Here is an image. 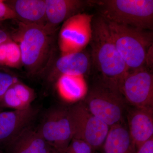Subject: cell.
I'll list each match as a JSON object with an SVG mask.
<instances>
[{"mask_svg":"<svg viewBox=\"0 0 153 153\" xmlns=\"http://www.w3.org/2000/svg\"><path fill=\"white\" fill-rule=\"evenodd\" d=\"M104 20L129 71L143 67L151 68L153 64V33L150 30Z\"/></svg>","mask_w":153,"mask_h":153,"instance_id":"6da1fadb","label":"cell"},{"mask_svg":"<svg viewBox=\"0 0 153 153\" xmlns=\"http://www.w3.org/2000/svg\"><path fill=\"white\" fill-rule=\"evenodd\" d=\"M90 43L92 61L101 74L102 81L118 88L119 82L128 69L100 16L94 18Z\"/></svg>","mask_w":153,"mask_h":153,"instance_id":"7a4b0ae2","label":"cell"},{"mask_svg":"<svg viewBox=\"0 0 153 153\" xmlns=\"http://www.w3.org/2000/svg\"><path fill=\"white\" fill-rule=\"evenodd\" d=\"M52 34L44 26L21 22L13 37L21 52L22 66L31 74L41 71L52 49Z\"/></svg>","mask_w":153,"mask_h":153,"instance_id":"3957f363","label":"cell"},{"mask_svg":"<svg viewBox=\"0 0 153 153\" xmlns=\"http://www.w3.org/2000/svg\"><path fill=\"white\" fill-rule=\"evenodd\" d=\"M98 7L99 16L106 21L142 30L153 27L152 0L91 1Z\"/></svg>","mask_w":153,"mask_h":153,"instance_id":"277c9868","label":"cell"},{"mask_svg":"<svg viewBox=\"0 0 153 153\" xmlns=\"http://www.w3.org/2000/svg\"><path fill=\"white\" fill-rule=\"evenodd\" d=\"M89 111L108 126L123 123L125 99L118 88L101 81L84 102Z\"/></svg>","mask_w":153,"mask_h":153,"instance_id":"5b68a950","label":"cell"},{"mask_svg":"<svg viewBox=\"0 0 153 153\" xmlns=\"http://www.w3.org/2000/svg\"><path fill=\"white\" fill-rule=\"evenodd\" d=\"M37 130L55 150L65 153L74 137L69 109L55 108L50 110Z\"/></svg>","mask_w":153,"mask_h":153,"instance_id":"8992f818","label":"cell"},{"mask_svg":"<svg viewBox=\"0 0 153 153\" xmlns=\"http://www.w3.org/2000/svg\"><path fill=\"white\" fill-rule=\"evenodd\" d=\"M120 93L137 108H153V75L147 67L129 71L119 82Z\"/></svg>","mask_w":153,"mask_h":153,"instance_id":"52a82bcc","label":"cell"},{"mask_svg":"<svg viewBox=\"0 0 153 153\" xmlns=\"http://www.w3.org/2000/svg\"><path fill=\"white\" fill-rule=\"evenodd\" d=\"M68 109L74 128L73 138L85 142L93 150L102 146L110 127L92 114L84 102Z\"/></svg>","mask_w":153,"mask_h":153,"instance_id":"ba28073f","label":"cell"},{"mask_svg":"<svg viewBox=\"0 0 153 153\" xmlns=\"http://www.w3.org/2000/svg\"><path fill=\"white\" fill-rule=\"evenodd\" d=\"M93 15L79 13L63 22L59 34L61 55L82 51L92 37Z\"/></svg>","mask_w":153,"mask_h":153,"instance_id":"9c48e42d","label":"cell"},{"mask_svg":"<svg viewBox=\"0 0 153 153\" xmlns=\"http://www.w3.org/2000/svg\"><path fill=\"white\" fill-rule=\"evenodd\" d=\"M38 112L32 105L25 109L0 111V149L30 126Z\"/></svg>","mask_w":153,"mask_h":153,"instance_id":"30bf717a","label":"cell"},{"mask_svg":"<svg viewBox=\"0 0 153 153\" xmlns=\"http://www.w3.org/2000/svg\"><path fill=\"white\" fill-rule=\"evenodd\" d=\"M45 1L46 24L44 27L52 34L61 23L81 13L88 7L93 6L91 1L45 0Z\"/></svg>","mask_w":153,"mask_h":153,"instance_id":"8fae6325","label":"cell"},{"mask_svg":"<svg viewBox=\"0 0 153 153\" xmlns=\"http://www.w3.org/2000/svg\"><path fill=\"white\" fill-rule=\"evenodd\" d=\"M54 150L31 126L9 142L1 150L4 153H50Z\"/></svg>","mask_w":153,"mask_h":153,"instance_id":"7c38bea8","label":"cell"},{"mask_svg":"<svg viewBox=\"0 0 153 153\" xmlns=\"http://www.w3.org/2000/svg\"><path fill=\"white\" fill-rule=\"evenodd\" d=\"M153 109L134 108L129 111L128 130L136 149L153 137Z\"/></svg>","mask_w":153,"mask_h":153,"instance_id":"4fadbf2b","label":"cell"},{"mask_svg":"<svg viewBox=\"0 0 153 153\" xmlns=\"http://www.w3.org/2000/svg\"><path fill=\"white\" fill-rule=\"evenodd\" d=\"M5 2L13 10L17 19H20L22 23L45 26V0H15Z\"/></svg>","mask_w":153,"mask_h":153,"instance_id":"5bb4252c","label":"cell"},{"mask_svg":"<svg viewBox=\"0 0 153 153\" xmlns=\"http://www.w3.org/2000/svg\"><path fill=\"white\" fill-rule=\"evenodd\" d=\"M35 99V92L32 88L18 81L4 94L0 100V111L3 108L13 110L26 109L31 106Z\"/></svg>","mask_w":153,"mask_h":153,"instance_id":"9a60e30c","label":"cell"},{"mask_svg":"<svg viewBox=\"0 0 153 153\" xmlns=\"http://www.w3.org/2000/svg\"><path fill=\"white\" fill-rule=\"evenodd\" d=\"M104 153H135L128 129L123 123L113 126L102 146Z\"/></svg>","mask_w":153,"mask_h":153,"instance_id":"2e32d148","label":"cell"},{"mask_svg":"<svg viewBox=\"0 0 153 153\" xmlns=\"http://www.w3.org/2000/svg\"><path fill=\"white\" fill-rule=\"evenodd\" d=\"M90 58L85 52H74L61 55L55 64L54 76L57 78L63 74L83 75L89 69Z\"/></svg>","mask_w":153,"mask_h":153,"instance_id":"e0dca14e","label":"cell"},{"mask_svg":"<svg viewBox=\"0 0 153 153\" xmlns=\"http://www.w3.org/2000/svg\"><path fill=\"white\" fill-rule=\"evenodd\" d=\"M56 85L60 96L69 102L80 100L87 94V84L83 75H60Z\"/></svg>","mask_w":153,"mask_h":153,"instance_id":"ac0fdd59","label":"cell"},{"mask_svg":"<svg viewBox=\"0 0 153 153\" xmlns=\"http://www.w3.org/2000/svg\"><path fill=\"white\" fill-rule=\"evenodd\" d=\"M22 65L19 45L10 38L0 46V68H19Z\"/></svg>","mask_w":153,"mask_h":153,"instance_id":"d6986e66","label":"cell"},{"mask_svg":"<svg viewBox=\"0 0 153 153\" xmlns=\"http://www.w3.org/2000/svg\"><path fill=\"white\" fill-rule=\"evenodd\" d=\"M18 81L17 77L7 71V68H0V100L9 88Z\"/></svg>","mask_w":153,"mask_h":153,"instance_id":"ffe728a7","label":"cell"},{"mask_svg":"<svg viewBox=\"0 0 153 153\" xmlns=\"http://www.w3.org/2000/svg\"><path fill=\"white\" fill-rule=\"evenodd\" d=\"M93 150L85 142L73 138L65 153H92Z\"/></svg>","mask_w":153,"mask_h":153,"instance_id":"44dd1931","label":"cell"},{"mask_svg":"<svg viewBox=\"0 0 153 153\" xmlns=\"http://www.w3.org/2000/svg\"><path fill=\"white\" fill-rule=\"evenodd\" d=\"M17 19L15 12L5 2L0 0V22L8 19Z\"/></svg>","mask_w":153,"mask_h":153,"instance_id":"7402d4cb","label":"cell"},{"mask_svg":"<svg viewBox=\"0 0 153 153\" xmlns=\"http://www.w3.org/2000/svg\"><path fill=\"white\" fill-rule=\"evenodd\" d=\"M135 153H153V137L151 138L137 148Z\"/></svg>","mask_w":153,"mask_h":153,"instance_id":"603a6c76","label":"cell"},{"mask_svg":"<svg viewBox=\"0 0 153 153\" xmlns=\"http://www.w3.org/2000/svg\"><path fill=\"white\" fill-rule=\"evenodd\" d=\"M10 38V36L8 32L5 30L0 29V46Z\"/></svg>","mask_w":153,"mask_h":153,"instance_id":"cb8c5ba5","label":"cell"},{"mask_svg":"<svg viewBox=\"0 0 153 153\" xmlns=\"http://www.w3.org/2000/svg\"><path fill=\"white\" fill-rule=\"evenodd\" d=\"M50 153H58L57 152H56L55 150H53L52 152H51Z\"/></svg>","mask_w":153,"mask_h":153,"instance_id":"d4e9b609","label":"cell"},{"mask_svg":"<svg viewBox=\"0 0 153 153\" xmlns=\"http://www.w3.org/2000/svg\"><path fill=\"white\" fill-rule=\"evenodd\" d=\"M0 153H4V152L2 150H1L0 149Z\"/></svg>","mask_w":153,"mask_h":153,"instance_id":"484cf974","label":"cell"},{"mask_svg":"<svg viewBox=\"0 0 153 153\" xmlns=\"http://www.w3.org/2000/svg\"><path fill=\"white\" fill-rule=\"evenodd\" d=\"M0 26H1V23H0Z\"/></svg>","mask_w":153,"mask_h":153,"instance_id":"4316f807","label":"cell"}]
</instances>
